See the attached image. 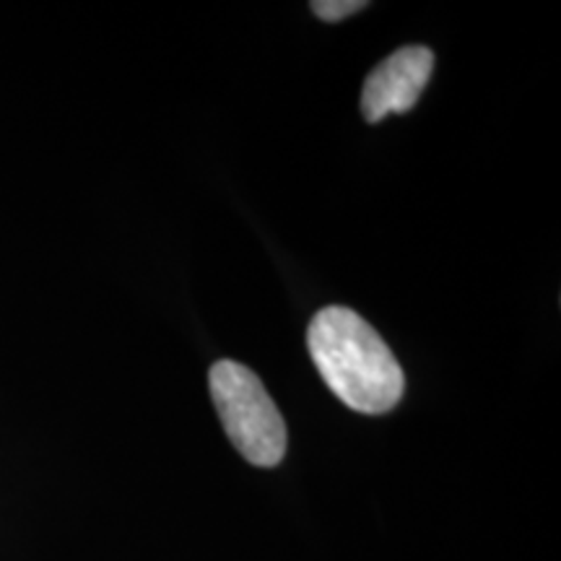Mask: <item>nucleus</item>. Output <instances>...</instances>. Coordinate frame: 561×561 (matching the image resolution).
Segmentation results:
<instances>
[{"instance_id":"obj_1","label":"nucleus","mask_w":561,"mask_h":561,"mask_svg":"<svg viewBox=\"0 0 561 561\" xmlns=\"http://www.w3.org/2000/svg\"><path fill=\"white\" fill-rule=\"evenodd\" d=\"M307 348L322 380L351 411L380 416L401 403V364L380 333L348 307H325L314 314Z\"/></svg>"},{"instance_id":"obj_2","label":"nucleus","mask_w":561,"mask_h":561,"mask_svg":"<svg viewBox=\"0 0 561 561\" xmlns=\"http://www.w3.org/2000/svg\"><path fill=\"white\" fill-rule=\"evenodd\" d=\"M210 398L227 437L244 460L273 468L286 455V421L261 377L240 362H216L208 375Z\"/></svg>"},{"instance_id":"obj_3","label":"nucleus","mask_w":561,"mask_h":561,"mask_svg":"<svg viewBox=\"0 0 561 561\" xmlns=\"http://www.w3.org/2000/svg\"><path fill=\"white\" fill-rule=\"evenodd\" d=\"M434 53L430 47H401L367 76L362 87V115L380 123L388 115H405L416 107L421 91L432 79Z\"/></svg>"},{"instance_id":"obj_4","label":"nucleus","mask_w":561,"mask_h":561,"mask_svg":"<svg viewBox=\"0 0 561 561\" xmlns=\"http://www.w3.org/2000/svg\"><path fill=\"white\" fill-rule=\"evenodd\" d=\"M310 9L314 11V16L322 21H341L346 16H354V13H359L362 9H367V3H364V0H318Z\"/></svg>"}]
</instances>
